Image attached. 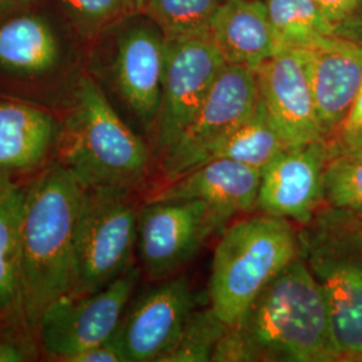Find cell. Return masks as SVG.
I'll list each match as a JSON object with an SVG mask.
<instances>
[{
  "mask_svg": "<svg viewBox=\"0 0 362 362\" xmlns=\"http://www.w3.org/2000/svg\"><path fill=\"white\" fill-rule=\"evenodd\" d=\"M320 7L325 19L336 27L356 10L361 0H314ZM334 31V30H333Z\"/></svg>",
  "mask_w": 362,
  "mask_h": 362,
  "instance_id": "f546056e",
  "label": "cell"
},
{
  "mask_svg": "<svg viewBox=\"0 0 362 362\" xmlns=\"http://www.w3.org/2000/svg\"><path fill=\"white\" fill-rule=\"evenodd\" d=\"M1 321H3V320H1V318H0V324H1Z\"/></svg>",
  "mask_w": 362,
  "mask_h": 362,
  "instance_id": "e575fe53",
  "label": "cell"
},
{
  "mask_svg": "<svg viewBox=\"0 0 362 362\" xmlns=\"http://www.w3.org/2000/svg\"><path fill=\"white\" fill-rule=\"evenodd\" d=\"M71 21L85 37L143 13V0H61Z\"/></svg>",
  "mask_w": 362,
  "mask_h": 362,
  "instance_id": "484cf974",
  "label": "cell"
},
{
  "mask_svg": "<svg viewBox=\"0 0 362 362\" xmlns=\"http://www.w3.org/2000/svg\"><path fill=\"white\" fill-rule=\"evenodd\" d=\"M333 35L362 45V0L348 18L334 27Z\"/></svg>",
  "mask_w": 362,
  "mask_h": 362,
  "instance_id": "4dcf8cb0",
  "label": "cell"
},
{
  "mask_svg": "<svg viewBox=\"0 0 362 362\" xmlns=\"http://www.w3.org/2000/svg\"><path fill=\"white\" fill-rule=\"evenodd\" d=\"M278 52L306 49L333 35L332 26L314 0H264Z\"/></svg>",
  "mask_w": 362,
  "mask_h": 362,
  "instance_id": "7402d4cb",
  "label": "cell"
},
{
  "mask_svg": "<svg viewBox=\"0 0 362 362\" xmlns=\"http://www.w3.org/2000/svg\"><path fill=\"white\" fill-rule=\"evenodd\" d=\"M3 3H22V1H26V0H0Z\"/></svg>",
  "mask_w": 362,
  "mask_h": 362,
  "instance_id": "836d02e7",
  "label": "cell"
},
{
  "mask_svg": "<svg viewBox=\"0 0 362 362\" xmlns=\"http://www.w3.org/2000/svg\"><path fill=\"white\" fill-rule=\"evenodd\" d=\"M208 31L228 65L255 71L278 52L264 0H226Z\"/></svg>",
  "mask_w": 362,
  "mask_h": 362,
  "instance_id": "ac0fdd59",
  "label": "cell"
},
{
  "mask_svg": "<svg viewBox=\"0 0 362 362\" xmlns=\"http://www.w3.org/2000/svg\"><path fill=\"white\" fill-rule=\"evenodd\" d=\"M85 189L57 158L26 181L21 233L22 315L34 336L46 308L71 291Z\"/></svg>",
  "mask_w": 362,
  "mask_h": 362,
  "instance_id": "7a4b0ae2",
  "label": "cell"
},
{
  "mask_svg": "<svg viewBox=\"0 0 362 362\" xmlns=\"http://www.w3.org/2000/svg\"><path fill=\"white\" fill-rule=\"evenodd\" d=\"M288 145L291 144L276 128L266 106L259 98L254 112L219 144L209 160L228 158L263 170Z\"/></svg>",
  "mask_w": 362,
  "mask_h": 362,
  "instance_id": "44dd1931",
  "label": "cell"
},
{
  "mask_svg": "<svg viewBox=\"0 0 362 362\" xmlns=\"http://www.w3.org/2000/svg\"><path fill=\"white\" fill-rule=\"evenodd\" d=\"M344 362H362V349L358 350V351H356V353H353V354H349L348 357H345Z\"/></svg>",
  "mask_w": 362,
  "mask_h": 362,
  "instance_id": "d6a6232c",
  "label": "cell"
},
{
  "mask_svg": "<svg viewBox=\"0 0 362 362\" xmlns=\"http://www.w3.org/2000/svg\"><path fill=\"white\" fill-rule=\"evenodd\" d=\"M226 327L209 306L194 309L177 341L161 362L212 361Z\"/></svg>",
  "mask_w": 362,
  "mask_h": 362,
  "instance_id": "d4e9b609",
  "label": "cell"
},
{
  "mask_svg": "<svg viewBox=\"0 0 362 362\" xmlns=\"http://www.w3.org/2000/svg\"><path fill=\"white\" fill-rule=\"evenodd\" d=\"M360 129H362V86L360 91H358V94H357V97H356V100L353 101L348 116L345 118L344 124L341 125V128L337 130L336 134L351 133V132H357Z\"/></svg>",
  "mask_w": 362,
  "mask_h": 362,
  "instance_id": "1f68e13d",
  "label": "cell"
},
{
  "mask_svg": "<svg viewBox=\"0 0 362 362\" xmlns=\"http://www.w3.org/2000/svg\"><path fill=\"white\" fill-rule=\"evenodd\" d=\"M329 161L326 141L291 144L262 170L255 212L309 223L324 207V175Z\"/></svg>",
  "mask_w": 362,
  "mask_h": 362,
  "instance_id": "4fadbf2b",
  "label": "cell"
},
{
  "mask_svg": "<svg viewBox=\"0 0 362 362\" xmlns=\"http://www.w3.org/2000/svg\"><path fill=\"white\" fill-rule=\"evenodd\" d=\"M37 338L22 321H3L0 326V362L35 360Z\"/></svg>",
  "mask_w": 362,
  "mask_h": 362,
  "instance_id": "4316f807",
  "label": "cell"
},
{
  "mask_svg": "<svg viewBox=\"0 0 362 362\" xmlns=\"http://www.w3.org/2000/svg\"><path fill=\"white\" fill-rule=\"evenodd\" d=\"M61 124L49 110L0 100V188L23 182L57 157Z\"/></svg>",
  "mask_w": 362,
  "mask_h": 362,
  "instance_id": "9a60e30c",
  "label": "cell"
},
{
  "mask_svg": "<svg viewBox=\"0 0 362 362\" xmlns=\"http://www.w3.org/2000/svg\"><path fill=\"white\" fill-rule=\"evenodd\" d=\"M62 61L59 39L46 19L22 15L0 26V71L21 79H39Z\"/></svg>",
  "mask_w": 362,
  "mask_h": 362,
  "instance_id": "d6986e66",
  "label": "cell"
},
{
  "mask_svg": "<svg viewBox=\"0 0 362 362\" xmlns=\"http://www.w3.org/2000/svg\"><path fill=\"white\" fill-rule=\"evenodd\" d=\"M299 255V235L293 221L260 212L233 220L214 251L209 308L223 324L233 326Z\"/></svg>",
  "mask_w": 362,
  "mask_h": 362,
  "instance_id": "277c9868",
  "label": "cell"
},
{
  "mask_svg": "<svg viewBox=\"0 0 362 362\" xmlns=\"http://www.w3.org/2000/svg\"><path fill=\"white\" fill-rule=\"evenodd\" d=\"M324 203L362 220V156L329 157L324 175Z\"/></svg>",
  "mask_w": 362,
  "mask_h": 362,
  "instance_id": "603a6c76",
  "label": "cell"
},
{
  "mask_svg": "<svg viewBox=\"0 0 362 362\" xmlns=\"http://www.w3.org/2000/svg\"><path fill=\"white\" fill-rule=\"evenodd\" d=\"M127 188H86L74 240V275L70 294L95 293L133 263L141 204Z\"/></svg>",
  "mask_w": 362,
  "mask_h": 362,
  "instance_id": "8992f818",
  "label": "cell"
},
{
  "mask_svg": "<svg viewBox=\"0 0 362 362\" xmlns=\"http://www.w3.org/2000/svg\"><path fill=\"white\" fill-rule=\"evenodd\" d=\"M262 170L228 158H212L145 197L156 200H202L233 221L255 211Z\"/></svg>",
  "mask_w": 362,
  "mask_h": 362,
  "instance_id": "e0dca14e",
  "label": "cell"
},
{
  "mask_svg": "<svg viewBox=\"0 0 362 362\" xmlns=\"http://www.w3.org/2000/svg\"><path fill=\"white\" fill-rule=\"evenodd\" d=\"M55 158L86 188L133 191L149 180L155 161L152 148L89 76L77 81L73 112L61 125Z\"/></svg>",
  "mask_w": 362,
  "mask_h": 362,
  "instance_id": "3957f363",
  "label": "cell"
},
{
  "mask_svg": "<svg viewBox=\"0 0 362 362\" xmlns=\"http://www.w3.org/2000/svg\"><path fill=\"white\" fill-rule=\"evenodd\" d=\"M167 66V35L149 16L118 35L112 78L118 97L152 140Z\"/></svg>",
  "mask_w": 362,
  "mask_h": 362,
  "instance_id": "7c38bea8",
  "label": "cell"
},
{
  "mask_svg": "<svg viewBox=\"0 0 362 362\" xmlns=\"http://www.w3.org/2000/svg\"><path fill=\"white\" fill-rule=\"evenodd\" d=\"M259 98L290 144L326 141L311 89L306 49H282L255 70Z\"/></svg>",
  "mask_w": 362,
  "mask_h": 362,
  "instance_id": "5bb4252c",
  "label": "cell"
},
{
  "mask_svg": "<svg viewBox=\"0 0 362 362\" xmlns=\"http://www.w3.org/2000/svg\"><path fill=\"white\" fill-rule=\"evenodd\" d=\"M320 128L327 141L341 128L362 86V45L336 35L306 47Z\"/></svg>",
  "mask_w": 362,
  "mask_h": 362,
  "instance_id": "2e32d148",
  "label": "cell"
},
{
  "mask_svg": "<svg viewBox=\"0 0 362 362\" xmlns=\"http://www.w3.org/2000/svg\"><path fill=\"white\" fill-rule=\"evenodd\" d=\"M339 358L327 299L300 255L260 291L236 324L226 327L212 356L216 362Z\"/></svg>",
  "mask_w": 362,
  "mask_h": 362,
  "instance_id": "6da1fadb",
  "label": "cell"
},
{
  "mask_svg": "<svg viewBox=\"0 0 362 362\" xmlns=\"http://www.w3.org/2000/svg\"><path fill=\"white\" fill-rule=\"evenodd\" d=\"M69 362H125V358L112 338L98 346L78 353Z\"/></svg>",
  "mask_w": 362,
  "mask_h": 362,
  "instance_id": "f1b7e54d",
  "label": "cell"
},
{
  "mask_svg": "<svg viewBox=\"0 0 362 362\" xmlns=\"http://www.w3.org/2000/svg\"><path fill=\"white\" fill-rule=\"evenodd\" d=\"M230 223L202 200L144 202L136 246L141 272L155 282L175 276Z\"/></svg>",
  "mask_w": 362,
  "mask_h": 362,
  "instance_id": "ba28073f",
  "label": "cell"
},
{
  "mask_svg": "<svg viewBox=\"0 0 362 362\" xmlns=\"http://www.w3.org/2000/svg\"><path fill=\"white\" fill-rule=\"evenodd\" d=\"M196 309L184 275L157 281L130 299L113 341L125 362H161Z\"/></svg>",
  "mask_w": 362,
  "mask_h": 362,
  "instance_id": "8fae6325",
  "label": "cell"
},
{
  "mask_svg": "<svg viewBox=\"0 0 362 362\" xmlns=\"http://www.w3.org/2000/svg\"><path fill=\"white\" fill-rule=\"evenodd\" d=\"M329 157L333 156H362V129L351 133H339L327 141Z\"/></svg>",
  "mask_w": 362,
  "mask_h": 362,
  "instance_id": "83f0119b",
  "label": "cell"
},
{
  "mask_svg": "<svg viewBox=\"0 0 362 362\" xmlns=\"http://www.w3.org/2000/svg\"><path fill=\"white\" fill-rule=\"evenodd\" d=\"M226 61L208 28L167 37V66L152 136L158 161L177 141L204 103Z\"/></svg>",
  "mask_w": 362,
  "mask_h": 362,
  "instance_id": "9c48e42d",
  "label": "cell"
},
{
  "mask_svg": "<svg viewBox=\"0 0 362 362\" xmlns=\"http://www.w3.org/2000/svg\"><path fill=\"white\" fill-rule=\"evenodd\" d=\"M143 272L132 264L112 284L90 294H66L43 311L35 338L52 361L69 362L78 353L110 341Z\"/></svg>",
  "mask_w": 362,
  "mask_h": 362,
  "instance_id": "52a82bcc",
  "label": "cell"
},
{
  "mask_svg": "<svg viewBox=\"0 0 362 362\" xmlns=\"http://www.w3.org/2000/svg\"><path fill=\"white\" fill-rule=\"evenodd\" d=\"M298 235L300 258L327 299L342 361L362 349V220L324 206Z\"/></svg>",
  "mask_w": 362,
  "mask_h": 362,
  "instance_id": "5b68a950",
  "label": "cell"
},
{
  "mask_svg": "<svg viewBox=\"0 0 362 362\" xmlns=\"http://www.w3.org/2000/svg\"><path fill=\"white\" fill-rule=\"evenodd\" d=\"M258 101L255 71L226 64L192 121L157 161L161 184L208 161L219 144L254 112Z\"/></svg>",
  "mask_w": 362,
  "mask_h": 362,
  "instance_id": "30bf717a",
  "label": "cell"
},
{
  "mask_svg": "<svg viewBox=\"0 0 362 362\" xmlns=\"http://www.w3.org/2000/svg\"><path fill=\"white\" fill-rule=\"evenodd\" d=\"M226 0H143L146 13L167 37L206 30Z\"/></svg>",
  "mask_w": 362,
  "mask_h": 362,
  "instance_id": "cb8c5ba5",
  "label": "cell"
},
{
  "mask_svg": "<svg viewBox=\"0 0 362 362\" xmlns=\"http://www.w3.org/2000/svg\"><path fill=\"white\" fill-rule=\"evenodd\" d=\"M26 181L0 188V318L3 321L25 322L22 315L21 233Z\"/></svg>",
  "mask_w": 362,
  "mask_h": 362,
  "instance_id": "ffe728a7",
  "label": "cell"
}]
</instances>
